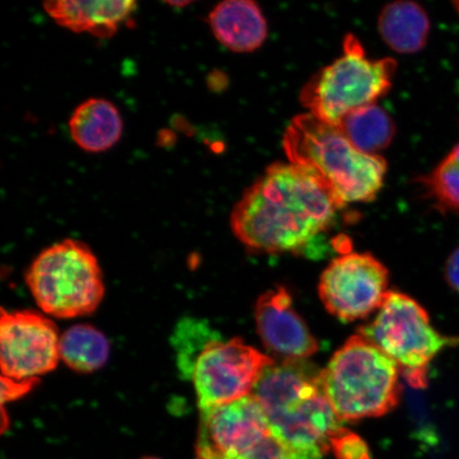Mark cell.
Masks as SVG:
<instances>
[{
    "instance_id": "obj_1",
    "label": "cell",
    "mask_w": 459,
    "mask_h": 459,
    "mask_svg": "<svg viewBox=\"0 0 459 459\" xmlns=\"http://www.w3.org/2000/svg\"><path fill=\"white\" fill-rule=\"evenodd\" d=\"M342 206L311 172L275 163L246 189L230 223L240 243L264 254L307 252Z\"/></svg>"
},
{
    "instance_id": "obj_2",
    "label": "cell",
    "mask_w": 459,
    "mask_h": 459,
    "mask_svg": "<svg viewBox=\"0 0 459 459\" xmlns=\"http://www.w3.org/2000/svg\"><path fill=\"white\" fill-rule=\"evenodd\" d=\"M281 443L323 458L342 427L326 394L324 372L307 359L269 366L251 394Z\"/></svg>"
},
{
    "instance_id": "obj_3",
    "label": "cell",
    "mask_w": 459,
    "mask_h": 459,
    "mask_svg": "<svg viewBox=\"0 0 459 459\" xmlns=\"http://www.w3.org/2000/svg\"><path fill=\"white\" fill-rule=\"evenodd\" d=\"M283 148L290 163L311 172L342 206L369 203L385 179V159L361 152L335 126L309 113L291 120Z\"/></svg>"
},
{
    "instance_id": "obj_4",
    "label": "cell",
    "mask_w": 459,
    "mask_h": 459,
    "mask_svg": "<svg viewBox=\"0 0 459 459\" xmlns=\"http://www.w3.org/2000/svg\"><path fill=\"white\" fill-rule=\"evenodd\" d=\"M172 341L178 367L193 383L200 411L251 394L263 372L274 363L240 338L220 340L196 319L181 321Z\"/></svg>"
},
{
    "instance_id": "obj_5",
    "label": "cell",
    "mask_w": 459,
    "mask_h": 459,
    "mask_svg": "<svg viewBox=\"0 0 459 459\" xmlns=\"http://www.w3.org/2000/svg\"><path fill=\"white\" fill-rule=\"evenodd\" d=\"M324 372L326 394L341 421L388 414L399 403V366L364 336L350 337Z\"/></svg>"
},
{
    "instance_id": "obj_6",
    "label": "cell",
    "mask_w": 459,
    "mask_h": 459,
    "mask_svg": "<svg viewBox=\"0 0 459 459\" xmlns=\"http://www.w3.org/2000/svg\"><path fill=\"white\" fill-rule=\"evenodd\" d=\"M26 283L42 312L60 319L95 312L106 290L93 251L70 238L48 247L36 257L28 269Z\"/></svg>"
},
{
    "instance_id": "obj_7",
    "label": "cell",
    "mask_w": 459,
    "mask_h": 459,
    "mask_svg": "<svg viewBox=\"0 0 459 459\" xmlns=\"http://www.w3.org/2000/svg\"><path fill=\"white\" fill-rule=\"evenodd\" d=\"M397 71L393 59L367 56L359 39L349 34L343 54L304 86L300 101L308 113L332 126L347 114L375 102L392 88Z\"/></svg>"
},
{
    "instance_id": "obj_8",
    "label": "cell",
    "mask_w": 459,
    "mask_h": 459,
    "mask_svg": "<svg viewBox=\"0 0 459 459\" xmlns=\"http://www.w3.org/2000/svg\"><path fill=\"white\" fill-rule=\"evenodd\" d=\"M359 334L392 358L417 389L427 387L432 360L446 348L459 347V336L441 334L430 324L426 309L398 291H388L377 317Z\"/></svg>"
},
{
    "instance_id": "obj_9",
    "label": "cell",
    "mask_w": 459,
    "mask_h": 459,
    "mask_svg": "<svg viewBox=\"0 0 459 459\" xmlns=\"http://www.w3.org/2000/svg\"><path fill=\"white\" fill-rule=\"evenodd\" d=\"M388 291L386 267L368 254L347 252L334 258L319 282L321 301L342 321L363 319L380 309Z\"/></svg>"
},
{
    "instance_id": "obj_10",
    "label": "cell",
    "mask_w": 459,
    "mask_h": 459,
    "mask_svg": "<svg viewBox=\"0 0 459 459\" xmlns=\"http://www.w3.org/2000/svg\"><path fill=\"white\" fill-rule=\"evenodd\" d=\"M60 337L54 321L33 311L5 312L0 320V364L3 377L39 381L56 369Z\"/></svg>"
},
{
    "instance_id": "obj_11",
    "label": "cell",
    "mask_w": 459,
    "mask_h": 459,
    "mask_svg": "<svg viewBox=\"0 0 459 459\" xmlns=\"http://www.w3.org/2000/svg\"><path fill=\"white\" fill-rule=\"evenodd\" d=\"M273 434L260 403L249 394L200 411L197 456H237Z\"/></svg>"
},
{
    "instance_id": "obj_12",
    "label": "cell",
    "mask_w": 459,
    "mask_h": 459,
    "mask_svg": "<svg viewBox=\"0 0 459 459\" xmlns=\"http://www.w3.org/2000/svg\"><path fill=\"white\" fill-rule=\"evenodd\" d=\"M257 334L268 350L282 360H301L318 351V342L296 312L283 286L269 290L255 304Z\"/></svg>"
},
{
    "instance_id": "obj_13",
    "label": "cell",
    "mask_w": 459,
    "mask_h": 459,
    "mask_svg": "<svg viewBox=\"0 0 459 459\" xmlns=\"http://www.w3.org/2000/svg\"><path fill=\"white\" fill-rule=\"evenodd\" d=\"M57 25L76 33L108 39L135 13V2L119 0H51L43 4Z\"/></svg>"
},
{
    "instance_id": "obj_14",
    "label": "cell",
    "mask_w": 459,
    "mask_h": 459,
    "mask_svg": "<svg viewBox=\"0 0 459 459\" xmlns=\"http://www.w3.org/2000/svg\"><path fill=\"white\" fill-rule=\"evenodd\" d=\"M208 21L217 41L234 53H251L260 48L267 38L265 16L251 0L218 4Z\"/></svg>"
},
{
    "instance_id": "obj_15",
    "label": "cell",
    "mask_w": 459,
    "mask_h": 459,
    "mask_svg": "<svg viewBox=\"0 0 459 459\" xmlns=\"http://www.w3.org/2000/svg\"><path fill=\"white\" fill-rule=\"evenodd\" d=\"M68 129L73 141L82 151L100 153L117 145L123 135L124 123L113 102L90 99L74 108Z\"/></svg>"
},
{
    "instance_id": "obj_16",
    "label": "cell",
    "mask_w": 459,
    "mask_h": 459,
    "mask_svg": "<svg viewBox=\"0 0 459 459\" xmlns=\"http://www.w3.org/2000/svg\"><path fill=\"white\" fill-rule=\"evenodd\" d=\"M383 41L395 53L416 54L429 36L430 22L421 7L412 2H394L382 10L377 22Z\"/></svg>"
},
{
    "instance_id": "obj_17",
    "label": "cell",
    "mask_w": 459,
    "mask_h": 459,
    "mask_svg": "<svg viewBox=\"0 0 459 459\" xmlns=\"http://www.w3.org/2000/svg\"><path fill=\"white\" fill-rule=\"evenodd\" d=\"M335 127L359 151L371 156H378V152L390 145L395 131L392 117L377 105L350 112Z\"/></svg>"
},
{
    "instance_id": "obj_18",
    "label": "cell",
    "mask_w": 459,
    "mask_h": 459,
    "mask_svg": "<svg viewBox=\"0 0 459 459\" xmlns=\"http://www.w3.org/2000/svg\"><path fill=\"white\" fill-rule=\"evenodd\" d=\"M110 350L106 335L90 325H74L60 337V358L74 372L100 370L110 357Z\"/></svg>"
},
{
    "instance_id": "obj_19",
    "label": "cell",
    "mask_w": 459,
    "mask_h": 459,
    "mask_svg": "<svg viewBox=\"0 0 459 459\" xmlns=\"http://www.w3.org/2000/svg\"><path fill=\"white\" fill-rule=\"evenodd\" d=\"M423 186L441 209L459 216V143L424 178Z\"/></svg>"
},
{
    "instance_id": "obj_20",
    "label": "cell",
    "mask_w": 459,
    "mask_h": 459,
    "mask_svg": "<svg viewBox=\"0 0 459 459\" xmlns=\"http://www.w3.org/2000/svg\"><path fill=\"white\" fill-rule=\"evenodd\" d=\"M196 459H323L304 453L297 452L285 446L275 437L273 434L269 436L265 440L262 441L244 455L237 456H197Z\"/></svg>"
},
{
    "instance_id": "obj_21",
    "label": "cell",
    "mask_w": 459,
    "mask_h": 459,
    "mask_svg": "<svg viewBox=\"0 0 459 459\" xmlns=\"http://www.w3.org/2000/svg\"><path fill=\"white\" fill-rule=\"evenodd\" d=\"M331 451L338 459H372L365 441L343 427L332 438Z\"/></svg>"
},
{
    "instance_id": "obj_22",
    "label": "cell",
    "mask_w": 459,
    "mask_h": 459,
    "mask_svg": "<svg viewBox=\"0 0 459 459\" xmlns=\"http://www.w3.org/2000/svg\"><path fill=\"white\" fill-rule=\"evenodd\" d=\"M37 381L17 382L3 377V402H11L22 397L33 388Z\"/></svg>"
},
{
    "instance_id": "obj_23",
    "label": "cell",
    "mask_w": 459,
    "mask_h": 459,
    "mask_svg": "<svg viewBox=\"0 0 459 459\" xmlns=\"http://www.w3.org/2000/svg\"><path fill=\"white\" fill-rule=\"evenodd\" d=\"M445 278L451 290L459 295V247L452 252L446 260Z\"/></svg>"
},
{
    "instance_id": "obj_24",
    "label": "cell",
    "mask_w": 459,
    "mask_h": 459,
    "mask_svg": "<svg viewBox=\"0 0 459 459\" xmlns=\"http://www.w3.org/2000/svg\"><path fill=\"white\" fill-rule=\"evenodd\" d=\"M169 5H177V7H182V5H188L189 3L180 2V3H169Z\"/></svg>"
},
{
    "instance_id": "obj_25",
    "label": "cell",
    "mask_w": 459,
    "mask_h": 459,
    "mask_svg": "<svg viewBox=\"0 0 459 459\" xmlns=\"http://www.w3.org/2000/svg\"><path fill=\"white\" fill-rule=\"evenodd\" d=\"M455 8H456V10L458 11V13H459V2L455 3Z\"/></svg>"
},
{
    "instance_id": "obj_26",
    "label": "cell",
    "mask_w": 459,
    "mask_h": 459,
    "mask_svg": "<svg viewBox=\"0 0 459 459\" xmlns=\"http://www.w3.org/2000/svg\"><path fill=\"white\" fill-rule=\"evenodd\" d=\"M142 459H160V458H157V457H143Z\"/></svg>"
}]
</instances>
